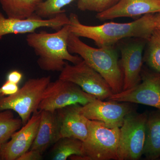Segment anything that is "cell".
Instances as JSON below:
<instances>
[{"instance_id": "6da1fadb", "label": "cell", "mask_w": 160, "mask_h": 160, "mask_svg": "<svg viewBox=\"0 0 160 160\" xmlns=\"http://www.w3.org/2000/svg\"><path fill=\"white\" fill-rule=\"evenodd\" d=\"M69 17L70 32L78 37L92 40L99 47L112 46L126 38H135L148 41L156 29L154 14L145 15L131 22H110L98 26L82 24L75 13H71Z\"/></svg>"}, {"instance_id": "7a4b0ae2", "label": "cell", "mask_w": 160, "mask_h": 160, "mask_svg": "<svg viewBox=\"0 0 160 160\" xmlns=\"http://www.w3.org/2000/svg\"><path fill=\"white\" fill-rule=\"evenodd\" d=\"M70 32L68 24L53 33L42 31L27 35L26 42L38 57L37 64L40 69L61 72L66 66V62L76 64L82 60L69 51L68 40Z\"/></svg>"}, {"instance_id": "3957f363", "label": "cell", "mask_w": 160, "mask_h": 160, "mask_svg": "<svg viewBox=\"0 0 160 160\" xmlns=\"http://www.w3.org/2000/svg\"><path fill=\"white\" fill-rule=\"evenodd\" d=\"M70 53L78 55L109 84L113 94L123 90V75L118 57L112 46L93 48L70 32L68 40Z\"/></svg>"}, {"instance_id": "277c9868", "label": "cell", "mask_w": 160, "mask_h": 160, "mask_svg": "<svg viewBox=\"0 0 160 160\" xmlns=\"http://www.w3.org/2000/svg\"><path fill=\"white\" fill-rule=\"evenodd\" d=\"M88 135L83 143L82 156L73 160H118L120 128H109L102 122L88 120Z\"/></svg>"}, {"instance_id": "5b68a950", "label": "cell", "mask_w": 160, "mask_h": 160, "mask_svg": "<svg viewBox=\"0 0 160 160\" xmlns=\"http://www.w3.org/2000/svg\"><path fill=\"white\" fill-rule=\"evenodd\" d=\"M50 82V76L29 79L14 94L0 97V111L10 109L15 112L24 126L32 114L38 111L43 93Z\"/></svg>"}, {"instance_id": "8992f818", "label": "cell", "mask_w": 160, "mask_h": 160, "mask_svg": "<svg viewBox=\"0 0 160 160\" xmlns=\"http://www.w3.org/2000/svg\"><path fill=\"white\" fill-rule=\"evenodd\" d=\"M148 116L133 112L125 118L120 128L118 160H138L143 155Z\"/></svg>"}, {"instance_id": "52a82bcc", "label": "cell", "mask_w": 160, "mask_h": 160, "mask_svg": "<svg viewBox=\"0 0 160 160\" xmlns=\"http://www.w3.org/2000/svg\"><path fill=\"white\" fill-rule=\"evenodd\" d=\"M96 99L94 96L85 92L76 84L58 78L48 84L38 110L54 112L72 105L84 106Z\"/></svg>"}, {"instance_id": "ba28073f", "label": "cell", "mask_w": 160, "mask_h": 160, "mask_svg": "<svg viewBox=\"0 0 160 160\" xmlns=\"http://www.w3.org/2000/svg\"><path fill=\"white\" fill-rule=\"evenodd\" d=\"M58 78L76 84L98 100L108 99L113 94L106 80L83 60L76 64L66 63Z\"/></svg>"}, {"instance_id": "9c48e42d", "label": "cell", "mask_w": 160, "mask_h": 160, "mask_svg": "<svg viewBox=\"0 0 160 160\" xmlns=\"http://www.w3.org/2000/svg\"><path fill=\"white\" fill-rule=\"evenodd\" d=\"M108 100L142 104L160 110V73L142 71L139 84L131 89L112 95Z\"/></svg>"}, {"instance_id": "30bf717a", "label": "cell", "mask_w": 160, "mask_h": 160, "mask_svg": "<svg viewBox=\"0 0 160 160\" xmlns=\"http://www.w3.org/2000/svg\"><path fill=\"white\" fill-rule=\"evenodd\" d=\"M104 101L96 99L84 106L79 105L78 110L88 119L99 121L109 128H120L126 116L133 112L129 102Z\"/></svg>"}, {"instance_id": "8fae6325", "label": "cell", "mask_w": 160, "mask_h": 160, "mask_svg": "<svg viewBox=\"0 0 160 160\" xmlns=\"http://www.w3.org/2000/svg\"><path fill=\"white\" fill-rule=\"evenodd\" d=\"M69 24V17L65 12L49 19L42 18L35 14L27 18L17 19L6 17L0 12V38L9 34H29L43 27L59 29Z\"/></svg>"}, {"instance_id": "7c38bea8", "label": "cell", "mask_w": 160, "mask_h": 160, "mask_svg": "<svg viewBox=\"0 0 160 160\" xmlns=\"http://www.w3.org/2000/svg\"><path fill=\"white\" fill-rule=\"evenodd\" d=\"M41 117V111L34 112L10 140L0 146V160H17L30 149L37 134Z\"/></svg>"}, {"instance_id": "4fadbf2b", "label": "cell", "mask_w": 160, "mask_h": 160, "mask_svg": "<svg viewBox=\"0 0 160 160\" xmlns=\"http://www.w3.org/2000/svg\"><path fill=\"white\" fill-rule=\"evenodd\" d=\"M144 48V42L139 41L127 44L121 49L123 90L131 89L141 82Z\"/></svg>"}, {"instance_id": "5bb4252c", "label": "cell", "mask_w": 160, "mask_h": 160, "mask_svg": "<svg viewBox=\"0 0 160 160\" xmlns=\"http://www.w3.org/2000/svg\"><path fill=\"white\" fill-rule=\"evenodd\" d=\"M160 12L159 0H119L111 7L98 13L101 21L122 17H137Z\"/></svg>"}, {"instance_id": "9a60e30c", "label": "cell", "mask_w": 160, "mask_h": 160, "mask_svg": "<svg viewBox=\"0 0 160 160\" xmlns=\"http://www.w3.org/2000/svg\"><path fill=\"white\" fill-rule=\"evenodd\" d=\"M79 105L68 106L56 111L59 128V139L73 138L84 142L87 138L89 119L80 113Z\"/></svg>"}, {"instance_id": "2e32d148", "label": "cell", "mask_w": 160, "mask_h": 160, "mask_svg": "<svg viewBox=\"0 0 160 160\" xmlns=\"http://www.w3.org/2000/svg\"><path fill=\"white\" fill-rule=\"evenodd\" d=\"M36 137L30 149L43 153L59 139V128L56 111L42 110Z\"/></svg>"}, {"instance_id": "e0dca14e", "label": "cell", "mask_w": 160, "mask_h": 160, "mask_svg": "<svg viewBox=\"0 0 160 160\" xmlns=\"http://www.w3.org/2000/svg\"><path fill=\"white\" fill-rule=\"evenodd\" d=\"M143 155L149 160H157L160 158V110L158 109L148 114Z\"/></svg>"}, {"instance_id": "ac0fdd59", "label": "cell", "mask_w": 160, "mask_h": 160, "mask_svg": "<svg viewBox=\"0 0 160 160\" xmlns=\"http://www.w3.org/2000/svg\"><path fill=\"white\" fill-rule=\"evenodd\" d=\"M43 0H0L2 9L7 17L25 19L35 14Z\"/></svg>"}, {"instance_id": "d6986e66", "label": "cell", "mask_w": 160, "mask_h": 160, "mask_svg": "<svg viewBox=\"0 0 160 160\" xmlns=\"http://www.w3.org/2000/svg\"><path fill=\"white\" fill-rule=\"evenodd\" d=\"M82 141L73 138H61L54 144L52 151L53 160H66L72 156H82Z\"/></svg>"}, {"instance_id": "ffe728a7", "label": "cell", "mask_w": 160, "mask_h": 160, "mask_svg": "<svg viewBox=\"0 0 160 160\" xmlns=\"http://www.w3.org/2000/svg\"><path fill=\"white\" fill-rule=\"evenodd\" d=\"M21 118H15L10 109L0 111V146L8 142L15 132L22 128Z\"/></svg>"}, {"instance_id": "44dd1931", "label": "cell", "mask_w": 160, "mask_h": 160, "mask_svg": "<svg viewBox=\"0 0 160 160\" xmlns=\"http://www.w3.org/2000/svg\"><path fill=\"white\" fill-rule=\"evenodd\" d=\"M75 0H46L38 7L35 15L43 19L54 18L65 11L62 9Z\"/></svg>"}, {"instance_id": "7402d4cb", "label": "cell", "mask_w": 160, "mask_h": 160, "mask_svg": "<svg viewBox=\"0 0 160 160\" xmlns=\"http://www.w3.org/2000/svg\"><path fill=\"white\" fill-rule=\"evenodd\" d=\"M148 41L149 48L146 62L153 70L160 73V29L156 28Z\"/></svg>"}, {"instance_id": "603a6c76", "label": "cell", "mask_w": 160, "mask_h": 160, "mask_svg": "<svg viewBox=\"0 0 160 160\" xmlns=\"http://www.w3.org/2000/svg\"><path fill=\"white\" fill-rule=\"evenodd\" d=\"M119 0H78V8L82 11L95 12L98 13L105 11L115 5Z\"/></svg>"}, {"instance_id": "cb8c5ba5", "label": "cell", "mask_w": 160, "mask_h": 160, "mask_svg": "<svg viewBox=\"0 0 160 160\" xmlns=\"http://www.w3.org/2000/svg\"><path fill=\"white\" fill-rule=\"evenodd\" d=\"M19 89L18 84L7 80L0 87V97L9 96L14 94Z\"/></svg>"}, {"instance_id": "d4e9b609", "label": "cell", "mask_w": 160, "mask_h": 160, "mask_svg": "<svg viewBox=\"0 0 160 160\" xmlns=\"http://www.w3.org/2000/svg\"><path fill=\"white\" fill-rule=\"evenodd\" d=\"M42 153L37 150L29 149L20 156L17 160H40L42 159Z\"/></svg>"}, {"instance_id": "484cf974", "label": "cell", "mask_w": 160, "mask_h": 160, "mask_svg": "<svg viewBox=\"0 0 160 160\" xmlns=\"http://www.w3.org/2000/svg\"><path fill=\"white\" fill-rule=\"evenodd\" d=\"M22 78V74L17 70H14L9 72L7 76V79L9 82L18 84Z\"/></svg>"}, {"instance_id": "4316f807", "label": "cell", "mask_w": 160, "mask_h": 160, "mask_svg": "<svg viewBox=\"0 0 160 160\" xmlns=\"http://www.w3.org/2000/svg\"><path fill=\"white\" fill-rule=\"evenodd\" d=\"M154 23L156 28L160 29V12L154 14Z\"/></svg>"}, {"instance_id": "83f0119b", "label": "cell", "mask_w": 160, "mask_h": 160, "mask_svg": "<svg viewBox=\"0 0 160 160\" xmlns=\"http://www.w3.org/2000/svg\"><path fill=\"white\" fill-rule=\"evenodd\" d=\"M159 1H160V0H159Z\"/></svg>"}]
</instances>
